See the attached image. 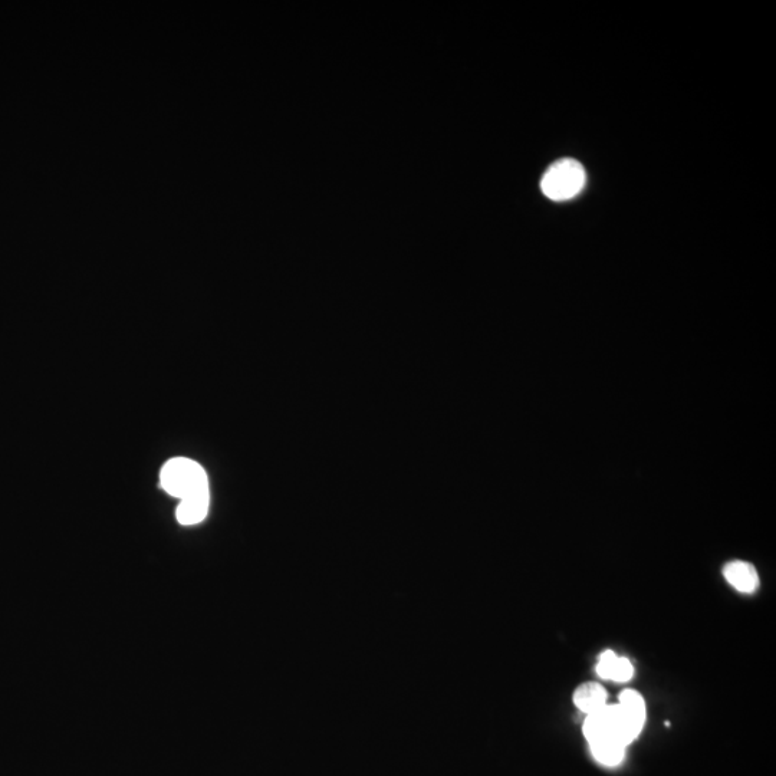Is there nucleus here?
I'll return each instance as SVG.
<instances>
[{
    "label": "nucleus",
    "instance_id": "f257e3e1",
    "mask_svg": "<svg viewBox=\"0 0 776 776\" xmlns=\"http://www.w3.org/2000/svg\"><path fill=\"white\" fill-rule=\"evenodd\" d=\"M161 488L182 501L210 498L209 479L205 469L186 457L169 460L161 469Z\"/></svg>",
    "mask_w": 776,
    "mask_h": 776
},
{
    "label": "nucleus",
    "instance_id": "f03ea898",
    "mask_svg": "<svg viewBox=\"0 0 776 776\" xmlns=\"http://www.w3.org/2000/svg\"><path fill=\"white\" fill-rule=\"evenodd\" d=\"M585 170L578 161L564 159L552 164L541 180V190L554 202H565L581 193L585 186Z\"/></svg>",
    "mask_w": 776,
    "mask_h": 776
},
{
    "label": "nucleus",
    "instance_id": "7ed1b4c3",
    "mask_svg": "<svg viewBox=\"0 0 776 776\" xmlns=\"http://www.w3.org/2000/svg\"><path fill=\"white\" fill-rule=\"evenodd\" d=\"M723 577L742 594H754L759 588V574L754 565L746 561H732L723 568Z\"/></svg>",
    "mask_w": 776,
    "mask_h": 776
},
{
    "label": "nucleus",
    "instance_id": "20e7f679",
    "mask_svg": "<svg viewBox=\"0 0 776 776\" xmlns=\"http://www.w3.org/2000/svg\"><path fill=\"white\" fill-rule=\"evenodd\" d=\"M595 670L601 679L617 683L630 682L634 676L633 663L627 657H618L613 650H605L600 654Z\"/></svg>",
    "mask_w": 776,
    "mask_h": 776
},
{
    "label": "nucleus",
    "instance_id": "39448f33",
    "mask_svg": "<svg viewBox=\"0 0 776 776\" xmlns=\"http://www.w3.org/2000/svg\"><path fill=\"white\" fill-rule=\"evenodd\" d=\"M608 695L607 690L603 685L597 682L582 683L575 689L574 696H572V702L577 706L581 712L585 715L593 713L595 710H600L607 705Z\"/></svg>",
    "mask_w": 776,
    "mask_h": 776
},
{
    "label": "nucleus",
    "instance_id": "423d86ee",
    "mask_svg": "<svg viewBox=\"0 0 776 776\" xmlns=\"http://www.w3.org/2000/svg\"><path fill=\"white\" fill-rule=\"evenodd\" d=\"M210 498L189 499L177 506L176 518L184 526L200 524L209 512Z\"/></svg>",
    "mask_w": 776,
    "mask_h": 776
},
{
    "label": "nucleus",
    "instance_id": "0eeeda50",
    "mask_svg": "<svg viewBox=\"0 0 776 776\" xmlns=\"http://www.w3.org/2000/svg\"><path fill=\"white\" fill-rule=\"evenodd\" d=\"M591 754L598 764L605 766H617L621 764L626 754V746L616 741H601L590 745Z\"/></svg>",
    "mask_w": 776,
    "mask_h": 776
},
{
    "label": "nucleus",
    "instance_id": "6e6552de",
    "mask_svg": "<svg viewBox=\"0 0 776 776\" xmlns=\"http://www.w3.org/2000/svg\"><path fill=\"white\" fill-rule=\"evenodd\" d=\"M618 705L631 715L646 719V702L639 692L633 689H626L618 696Z\"/></svg>",
    "mask_w": 776,
    "mask_h": 776
}]
</instances>
